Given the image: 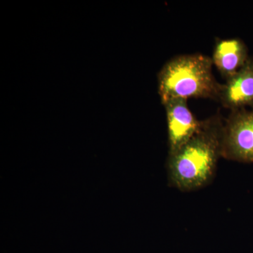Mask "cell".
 Here are the masks:
<instances>
[{
  "label": "cell",
  "instance_id": "cell-6",
  "mask_svg": "<svg viewBox=\"0 0 253 253\" xmlns=\"http://www.w3.org/2000/svg\"><path fill=\"white\" fill-rule=\"evenodd\" d=\"M249 59L247 46L239 38L216 41L212 61L226 81L237 73Z\"/></svg>",
  "mask_w": 253,
  "mask_h": 253
},
{
  "label": "cell",
  "instance_id": "cell-2",
  "mask_svg": "<svg viewBox=\"0 0 253 253\" xmlns=\"http://www.w3.org/2000/svg\"><path fill=\"white\" fill-rule=\"evenodd\" d=\"M212 58L201 54L176 56L166 63L158 75L163 103L169 99H219L221 84L213 76Z\"/></svg>",
  "mask_w": 253,
  "mask_h": 253
},
{
  "label": "cell",
  "instance_id": "cell-4",
  "mask_svg": "<svg viewBox=\"0 0 253 253\" xmlns=\"http://www.w3.org/2000/svg\"><path fill=\"white\" fill-rule=\"evenodd\" d=\"M163 104L167 116L169 156L175 154L197 132L201 121L190 111L187 99L174 98Z\"/></svg>",
  "mask_w": 253,
  "mask_h": 253
},
{
  "label": "cell",
  "instance_id": "cell-1",
  "mask_svg": "<svg viewBox=\"0 0 253 253\" xmlns=\"http://www.w3.org/2000/svg\"><path fill=\"white\" fill-rule=\"evenodd\" d=\"M223 121L216 114L201 121L197 132L179 151L168 156V184L191 192L209 185L221 157Z\"/></svg>",
  "mask_w": 253,
  "mask_h": 253
},
{
  "label": "cell",
  "instance_id": "cell-3",
  "mask_svg": "<svg viewBox=\"0 0 253 253\" xmlns=\"http://www.w3.org/2000/svg\"><path fill=\"white\" fill-rule=\"evenodd\" d=\"M221 157L240 163H253V106L231 111L223 126Z\"/></svg>",
  "mask_w": 253,
  "mask_h": 253
},
{
  "label": "cell",
  "instance_id": "cell-5",
  "mask_svg": "<svg viewBox=\"0 0 253 253\" xmlns=\"http://www.w3.org/2000/svg\"><path fill=\"white\" fill-rule=\"evenodd\" d=\"M218 101L231 111L253 107V59L249 58L237 73L221 84Z\"/></svg>",
  "mask_w": 253,
  "mask_h": 253
}]
</instances>
